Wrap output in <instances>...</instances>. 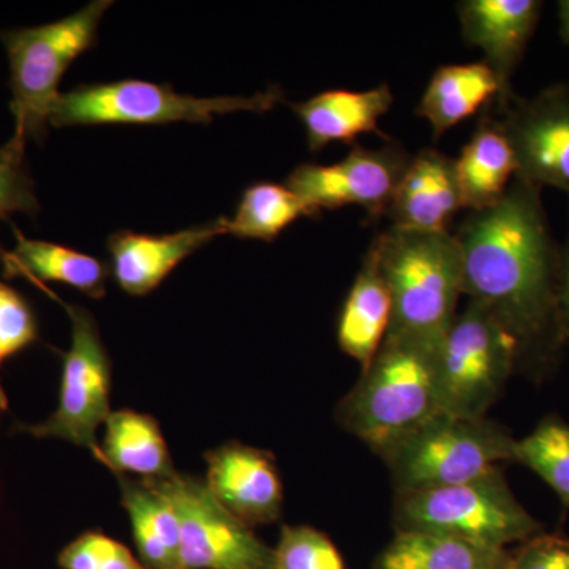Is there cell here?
<instances>
[{"instance_id":"2e32d148","label":"cell","mask_w":569,"mask_h":569,"mask_svg":"<svg viewBox=\"0 0 569 569\" xmlns=\"http://www.w3.org/2000/svg\"><path fill=\"white\" fill-rule=\"evenodd\" d=\"M460 209L463 203L456 159L427 148L408 164L387 217L391 227L445 233Z\"/></svg>"},{"instance_id":"7c38bea8","label":"cell","mask_w":569,"mask_h":569,"mask_svg":"<svg viewBox=\"0 0 569 569\" xmlns=\"http://www.w3.org/2000/svg\"><path fill=\"white\" fill-rule=\"evenodd\" d=\"M493 114V112H492ZM522 181L563 190L569 197V81L533 97L512 96L498 112Z\"/></svg>"},{"instance_id":"5bb4252c","label":"cell","mask_w":569,"mask_h":569,"mask_svg":"<svg viewBox=\"0 0 569 569\" xmlns=\"http://www.w3.org/2000/svg\"><path fill=\"white\" fill-rule=\"evenodd\" d=\"M541 0H463L458 3L462 37L468 47L485 52V62L497 74L503 99L489 110L503 111L515 96L511 78L518 70L541 18Z\"/></svg>"},{"instance_id":"5b68a950","label":"cell","mask_w":569,"mask_h":569,"mask_svg":"<svg viewBox=\"0 0 569 569\" xmlns=\"http://www.w3.org/2000/svg\"><path fill=\"white\" fill-rule=\"evenodd\" d=\"M279 86L252 97H201L174 92L171 84L121 80L80 84L59 96L50 126H167L189 122L209 126L216 116L266 112L283 102Z\"/></svg>"},{"instance_id":"e0dca14e","label":"cell","mask_w":569,"mask_h":569,"mask_svg":"<svg viewBox=\"0 0 569 569\" xmlns=\"http://www.w3.org/2000/svg\"><path fill=\"white\" fill-rule=\"evenodd\" d=\"M395 103V96L387 82L369 91L331 89L310 97L305 102H291L288 107L305 126L310 152H320L332 142L353 146L361 134H378L389 140L378 129Z\"/></svg>"},{"instance_id":"484cf974","label":"cell","mask_w":569,"mask_h":569,"mask_svg":"<svg viewBox=\"0 0 569 569\" xmlns=\"http://www.w3.org/2000/svg\"><path fill=\"white\" fill-rule=\"evenodd\" d=\"M515 462L522 463L549 486L569 508V426L545 419L526 438L516 441Z\"/></svg>"},{"instance_id":"7a4b0ae2","label":"cell","mask_w":569,"mask_h":569,"mask_svg":"<svg viewBox=\"0 0 569 569\" xmlns=\"http://www.w3.org/2000/svg\"><path fill=\"white\" fill-rule=\"evenodd\" d=\"M392 298L387 337L437 351L458 317L463 295L462 252L455 234L389 227L370 242Z\"/></svg>"},{"instance_id":"4dcf8cb0","label":"cell","mask_w":569,"mask_h":569,"mask_svg":"<svg viewBox=\"0 0 569 569\" xmlns=\"http://www.w3.org/2000/svg\"><path fill=\"white\" fill-rule=\"evenodd\" d=\"M509 569H569V539L541 531L511 553Z\"/></svg>"},{"instance_id":"8992f818","label":"cell","mask_w":569,"mask_h":569,"mask_svg":"<svg viewBox=\"0 0 569 569\" xmlns=\"http://www.w3.org/2000/svg\"><path fill=\"white\" fill-rule=\"evenodd\" d=\"M395 523L397 531L448 535L496 549L545 531L509 489L501 468L462 485L397 492Z\"/></svg>"},{"instance_id":"6da1fadb","label":"cell","mask_w":569,"mask_h":569,"mask_svg":"<svg viewBox=\"0 0 569 569\" xmlns=\"http://www.w3.org/2000/svg\"><path fill=\"white\" fill-rule=\"evenodd\" d=\"M541 192L515 178L496 206L468 213L455 234L463 295L508 329L520 358L546 359L565 343L557 306L560 246Z\"/></svg>"},{"instance_id":"cb8c5ba5","label":"cell","mask_w":569,"mask_h":569,"mask_svg":"<svg viewBox=\"0 0 569 569\" xmlns=\"http://www.w3.org/2000/svg\"><path fill=\"white\" fill-rule=\"evenodd\" d=\"M507 549L429 531L399 530L378 556L376 569H509Z\"/></svg>"},{"instance_id":"4316f807","label":"cell","mask_w":569,"mask_h":569,"mask_svg":"<svg viewBox=\"0 0 569 569\" xmlns=\"http://www.w3.org/2000/svg\"><path fill=\"white\" fill-rule=\"evenodd\" d=\"M274 565L276 569H347L331 538L309 526L282 527Z\"/></svg>"},{"instance_id":"d6986e66","label":"cell","mask_w":569,"mask_h":569,"mask_svg":"<svg viewBox=\"0 0 569 569\" xmlns=\"http://www.w3.org/2000/svg\"><path fill=\"white\" fill-rule=\"evenodd\" d=\"M503 99L497 74L485 61L438 67L430 78L417 116L426 119L436 140L481 110H492Z\"/></svg>"},{"instance_id":"d6a6232c","label":"cell","mask_w":569,"mask_h":569,"mask_svg":"<svg viewBox=\"0 0 569 569\" xmlns=\"http://www.w3.org/2000/svg\"><path fill=\"white\" fill-rule=\"evenodd\" d=\"M560 37L569 44V0L559 2Z\"/></svg>"},{"instance_id":"30bf717a","label":"cell","mask_w":569,"mask_h":569,"mask_svg":"<svg viewBox=\"0 0 569 569\" xmlns=\"http://www.w3.org/2000/svg\"><path fill=\"white\" fill-rule=\"evenodd\" d=\"M146 482L174 508L187 569H276L274 549L223 508L200 478L176 471Z\"/></svg>"},{"instance_id":"44dd1931","label":"cell","mask_w":569,"mask_h":569,"mask_svg":"<svg viewBox=\"0 0 569 569\" xmlns=\"http://www.w3.org/2000/svg\"><path fill=\"white\" fill-rule=\"evenodd\" d=\"M17 246L2 253L3 277H24L43 287L47 282L63 283L92 299L107 296L110 268L92 254L78 252L69 246L29 239L14 228Z\"/></svg>"},{"instance_id":"ffe728a7","label":"cell","mask_w":569,"mask_h":569,"mask_svg":"<svg viewBox=\"0 0 569 569\" xmlns=\"http://www.w3.org/2000/svg\"><path fill=\"white\" fill-rule=\"evenodd\" d=\"M463 208L485 211L505 197L518 174V160L503 127L489 110L482 111L470 141L456 159Z\"/></svg>"},{"instance_id":"7402d4cb","label":"cell","mask_w":569,"mask_h":569,"mask_svg":"<svg viewBox=\"0 0 569 569\" xmlns=\"http://www.w3.org/2000/svg\"><path fill=\"white\" fill-rule=\"evenodd\" d=\"M102 466L116 477H138L142 481L164 479L176 473L162 429L151 415L116 410L104 421Z\"/></svg>"},{"instance_id":"1f68e13d","label":"cell","mask_w":569,"mask_h":569,"mask_svg":"<svg viewBox=\"0 0 569 569\" xmlns=\"http://www.w3.org/2000/svg\"><path fill=\"white\" fill-rule=\"evenodd\" d=\"M557 306H559L561 336H563L565 343H569V222L567 238L560 246Z\"/></svg>"},{"instance_id":"603a6c76","label":"cell","mask_w":569,"mask_h":569,"mask_svg":"<svg viewBox=\"0 0 569 569\" xmlns=\"http://www.w3.org/2000/svg\"><path fill=\"white\" fill-rule=\"evenodd\" d=\"M118 481L142 565L148 569H187L181 526L168 498L142 479L118 477Z\"/></svg>"},{"instance_id":"52a82bcc","label":"cell","mask_w":569,"mask_h":569,"mask_svg":"<svg viewBox=\"0 0 569 569\" xmlns=\"http://www.w3.org/2000/svg\"><path fill=\"white\" fill-rule=\"evenodd\" d=\"M515 438L489 419L438 413L380 458L397 492L447 488L515 462Z\"/></svg>"},{"instance_id":"9c48e42d","label":"cell","mask_w":569,"mask_h":569,"mask_svg":"<svg viewBox=\"0 0 569 569\" xmlns=\"http://www.w3.org/2000/svg\"><path fill=\"white\" fill-rule=\"evenodd\" d=\"M66 309L71 321V346L62 356L59 406L47 421L17 425L14 432L36 438H58L86 448L102 462L97 429L104 425L110 410L111 359L100 336L96 318L84 307L67 305L43 288Z\"/></svg>"},{"instance_id":"3957f363","label":"cell","mask_w":569,"mask_h":569,"mask_svg":"<svg viewBox=\"0 0 569 569\" xmlns=\"http://www.w3.org/2000/svg\"><path fill=\"white\" fill-rule=\"evenodd\" d=\"M438 413L436 351L387 337L340 402L337 418L347 432L381 456Z\"/></svg>"},{"instance_id":"277c9868","label":"cell","mask_w":569,"mask_h":569,"mask_svg":"<svg viewBox=\"0 0 569 569\" xmlns=\"http://www.w3.org/2000/svg\"><path fill=\"white\" fill-rule=\"evenodd\" d=\"M111 0H93L77 13L50 24L0 32L10 63V111L14 133L26 141H44L59 84L71 63L92 50Z\"/></svg>"},{"instance_id":"ac0fdd59","label":"cell","mask_w":569,"mask_h":569,"mask_svg":"<svg viewBox=\"0 0 569 569\" xmlns=\"http://www.w3.org/2000/svg\"><path fill=\"white\" fill-rule=\"evenodd\" d=\"M391 318V291L376 247L370 244L337 321L340 350L365 370L387 340Z\"/></svg>"},{"instance_id":"8fae6325","label":"cell","mask_w":569,"mask_h":569,"mask_svg":"<svg viewBox=\"0 0 569 569\" xmlns=\"http://www.w3.org/2000/svg\"><path fill=\"white\" fill-rule=\"evenodd\" d=\"M413 157L392 140L377 149L351 146L339 163H301L288 174L284 186L293 190L316 219L321 211L359 206L367 220L387 217L389 206Z\"/></svg>"},{"instance_id":"9a60e30c","label":"cell","mask_w":569,"mask_h":569,"mask_svg":"<svg viewBox=\"0 0 569 569\" xmlns=\"http://www.w3.org/2000/svg\"><path fill=\"white\" fill-rule=\"evenodd\" d=\"M222 234L224 217L170 234L114 231L107 239L114 282L130 296L152 293L186 258Z\"/></svg>"},{"instance_id":"f1b7e54d","label":"cell","mask_w":569,"mask_h":569,"mask_svg":"<svg viewBox=\"0 0 569 569\" xmlns=\"http://www.w3.org/2000/svg\"><path fill=\"white\" fill-rule=\"evenodd\" d=\"M39 340V318L31 302L17 288L0 282V369Z\"/></svg>"},{"instance_id":"d4e9b609","label":"cell","mask_w":569,"mask_h":569,"mask_svg":"<svg viewBox=\"0 0 569 569\" xmlns=\"http://www.w3.org/2000/svg\"><path fill=\"white\" fill-rule=\"evenodd\" d=\"M301 217L316 219L293 190L282 183L254 182L242 193L234 216L224 217V234L272 242Z\"/></svg>"},{"instance_id":"83f0119b","label":"cell","mask_w":569,"mask_h":569,"mask_svg":"<svg viewBox=\"0 0 569 569\" xmlns=\"http://www.w3.org/2000/svg\"><path fill=\"white\" fill-rule=\"evenodd\" d=\"M26 142L14 133L9 142L0 146V222L11 213L33 217L40 212L36 182L26 163Z\"/></svg>"},{"instance_id":"ba28073f","label":"cell","mask_w":569,"mask_h":569,"mask_svg":"<svg viewBox=\"0 0 569 569\" xmlns=\"http://www.w3.org/2000/svg\"><path fill=\"white\" fill-rule=\"evenodd\" d=\"M519 346L486 307L468 302L436 351L441 413L481 419L511 377Z\"/></svg>"},{"instance_id":"f546056e","label":"cell","mask_w":569,"mask_h":569,"mask_svg":"<svg viewBox=\"0 0 569 569\" xmlns=\"http://www.w3.org/2000/svg\"><path fill=\"white\" fill-rule=\"evenodd\" d=\"M62 569H148L132 550L102 533L86 531L61 550L58 557Z\"/></svg>"},{"instance_id":"4fadbf2b","label":"cell","mask_w":569,"mask_h":569,"mask_svg":"<svg viewBox=\"0 0 569 569\" xmlns=\"http://www.w3.org/2000/svg\"><path fill=\"white\" fill-rule=\"evenodd\" d=\"M206 486L223 508L253 529L276 522L283 508V485L271 452L230 441L204 455Z\"/></svg>"}]
</instances>
